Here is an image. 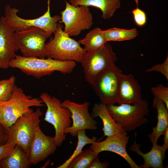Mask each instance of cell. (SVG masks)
I'll return each mask as SVG.
<instances>
[{
  "mask_svg": "<svg viewBox=\"0 0 168 168\" xmlns=\"http://www.w3.org/2000/svg\"><path fill=\"white\" fill-rule=\"evenodd\" d=\"M76 65L74 61H61L49 58L27 57L19 55H16L9 63L10 67L18 69L26 75L38 79L55 71L70 73Z\"/></svg>",
  "mask_w": 168,
  "mask_h": 168,
  "instance_id": "cell-1",
  "label": "cell"
},
{
  "mask_svg": "<svg viewBox=\"0 0 168 168\" xmlns=\"http://www.w3.org/2000/svg\"><path fill=\"white\" fill-rule=\"evenodd\" d=\"M43 103L40 98L26 95L15 85L10 99L0 102V123L8 131L22 114L34 111L31 107L44 106Z\"/></svg>",
  "mask_w": 168,
  "mask_h": 168,
  "instance_id": "cell-2",
  "label": "cell"
},
{
  "mask_svg": "<svg viewBox=\"0 0 168 168\" xmlns=\"http://www.w3.org/2000/svg\"><path fill=\"white\" fill-rule=\"evenodd\" d=\"M63 26L58 23L54 36L46 44V57L56 60L80 62L86 52L80 44L63 30Z\"/></svg>",
  "mask_w": 168,
  "mask_h": 168,
  "instance_id": "cell-3",
  "label": "cell"
},
{
  "mask_svg": "<svg viewBox=\"0 0 168 168\" xmlns=\"http://www.w3.org/2000/svg\"><path fill=\"white\" fill-rule=\"evenodd\" d=\"M108 112L115 121L126 132H130L147 123L145 117L149 110L145 99L135 105L122 104L106 105Z\"/></svg>",
  "mask_w": 168,
  "mask_h": 168,
  "instance_id": "cell-4",
  "label": "cell"
},
{
  "mask_svg": "<svg viewBox=\"0 0 168 168\" xmlns=\"http://www.w3.org/2000/svg\"><path fill=\"white\" fill-rule=\"evenodd\" d=\"M40 98L47 107L44 120L54 126L55 130L54 141L58 147L60 146L66 136L64 133V129L72 125L71 112L68 108L61 106L59 99L47 93H41Z\"/></svg>",
  "mask_w": 168,
  "mask_h": 168,
  "instance_id": "cell-5",
  "label": "cell"
},
{
  "mask_svg": "<svg viewBox=\"0 0 168 168\" xmlns=\"http://www.w3.org/2000/svg\"><path fill=\"white\" fill-rule=\"evenodd\" d=\"M18 9L12 7L9 5L5 8L4 16L7 23L15 31L24 30L32 27L40 28L44 31L54 33L58 23L61 21V16L56 15L51 16L50 13V0H48L46 12L42 16L33 19H25L18 16Z\"/></svg>",
  "mask_w": 168,
  "mask_h": 168,
  "instance_id": "cell-6",
  "label": "cell"
},
{
  "mask_svg": "<svg viewBox=\"0 0 168 168\" xmlns=\"http://www.w3.org/2000/svg\"><path fill=\"white\" fill-rule=\"evenodd\" d=\"M42 114L39 108L35 111L22 114L9 128L7 143H15L27 154Z\"/></svg>",
  "mask_w": 168,
  "mask_h": 168,
  "instance_id": "cell-7",
  "label": "cell"
},
{
  "mask_svg": "<svg viewBox=\"0 0 168 168\" xmlns=\"http://www.w3.org/2000/svg\"><path fill=\"white\" fill-rule=\"evenodd\" d=\"M52 34L36 27L16 31L15 33V44L23 56L45 58V42Z\"/></svg>",
  "mask_w": 168,
  "mask_h": 168,
  "instance_id": "cell-8",
  "label": "cell"
},
{
  "mask_svg": "<svg viewBox=\"0 0 168 168\" xmlns=\"http://www.w3.org/2000/svg\"><path fill=\"white\" fill-rule=\"evenodd\" d=\"M117 60L116 54L107 42L99 50L86 52L80 62L86 81L91 86L96 77L105 69L115 65Z\"/></svg>",
  "mask_w": 168,
  "mask_h": 168,
  "instance_id": "cell-9",
  "label": "cell"
},
{
  "mask_svg": "<svg viewBox=\"0 0 168 168\" xmlns=\"http://www.w3.org/2000/svg\"><path fill=\"white\" fill-rule=\"evenodd\" d=\"M122 72L115 65L102 71L94 80L91 86L101 103L108 105L117 103L119 82Z\"/></svg>",
  "mask_w": 168,
  "mask_h": 168,
  "instance_id": "cell-10",
  "label": "cell"
},
{
  "mask_svg": "<svg viewBox=\"0 0 168 168\" xmlns=\"http://www.w3.org/2000/svg\"><path fill=\"white\" fill-rule=\"evenodd\" d=\"M65 3V9L61 12V20L59 22L64 24V32L70 37L76 36L91 27L93 17L88 7L74 6L67 1Z\"/></svg>",
  "mask_w": 168,
  "mask_h": 168,
  "instance_id": "cell-11",
  "label": "cell"
},
{
  "mask_svg": "<svg viewBox=\"0 0 168 168\" xmlns=\"http://www.w3.org/2000/svg\"><path fill=\"white\" fill-rule=\"evenodd\" d=\"M90 105V103L88 101L78 104L68 99L61 102L62 106L67 108L70 110L73 121L70 127L64 129L65 134L69 133L72 136H77V132L79 130H94L97 128L96 121L88 111Z\"/></svg>",
  "mask_w": 168,
  "mask_h": 168,
  "instance_id": "cell-12",
  "label": "cell"
},
{
  "mask_svg": "<svg viewBox=\"0 0 168 168\" xmlns=\"http://www.w3.org/2000/svg\"><path fill=\"white\" fill-rule=\"evenodd\" d=\"M129 136L126 131L107 137L104 140L95 142L90 147L96 154L104 151L115 153L121 156L128 163L131 168H141L132 159L126 151Z\"/></svg>",
  "mask_w": 168,
  "mask_h": 168,
  "instance_id": "cell-13",
  "label": "cell"
},
{
  "mask_svg": "<svg viewBox=\"0 0 168 168\" xmlns=\"http://www.w3.org/2000/svg\"><path fill=\"white\" fill-rule=\"evenodd\" d=\"M57 147L54 137L45 135L39 125L36 128L27 155L32 164L36 165L54 154Z\"/></svg>",
  "mask_w": 168,
  "mask_h": 168,
  "instance_id": "cell-14",
  "label": "cell"
},
{
  "mask_svg": "<svg viewBox=\"0 0 168 168\" xmlns=\"http://www.w3.org/2000/svg\"><path fill=\"white\" fill-rule=\"evenodd\" d=\"M15 32L7 23L4 16L0 19V69L9 68L12 59L18 50L15 43Z\"/></svg>",
  "mask_w": 168,
  "mask_h": 168,
  "instance_id": "cell-15",
  "label": "cell"
},
{
  "mask_svg": "<svg viewBox=\"0 0 168 168\" xmlns=\"http://www.w3.org/2000/svg\"><path fill=\"white\" fill-rule=\"evenodd\" d=\"M142 100L141 88L132 74L120 76L118 92L117 103L135 105Z\"/></svg>",
  "mask_w": 168,
  "mask_h": 168,
  "instance_id": "cell-16",
  "label": "cell"
},
{
  "mask_svg": "<svg viewBox=\"0 0 168 168\" xmlns=\"http://www.w3.org/2000/svg\"><path fill=\"white\" fill-rule=\"evenodd\" d=\"M137 133L135 134V140L133 144L129 149L133 152H136L143 158L144 164L140 165L141 168H163V161L165 159V151L162 146L157 144L153 146L149 152L143 153L140 150V144L136 142Z\"/></svg>",
  "mask_w": 168,
  "mask_h": 168,
  "instance_id": "cell-17",
  "label": "cell"
},
{
  "mask_svg": "<svg viewBox=\"0 0 168 168\" xmlns=\"http://www.w3.org/2000/svg\"><path fill=\"white\" fill-rule=\"evenodd\" d=\"M152 106L157 109L158 121L156 126L153 128L152 132L148 137L152 145L156 146L159 138L164 134L168 127V109L163 101L155 96Z\"/></svg>",
  "mask_w": 168,
  "mask_h": 168,
  "instance_id": "cell-18",
  "label": "cell"
},
{
  "mask_svg": "<svg viewBox=\"0 0 168 168\" xmlns=\"http://www.w3.org/2000/svg\"><path fill=\"white\" fill-rule=\"evenodd\" d=\"M91 115L94 118L99 117L101 119L103 125L102 131L104 132V136H112L119 132L126 131L112 118L106 105L101 103L94 105Z\"/></svg>",
  "mask_w": 168,
  "mask_h": 168,
  "instance_id": "cell-19",
  "label": "cell"
},
{
  "mask_svg": "<svg viewBox=\"0 0 168 168\" xmlns=\"http://www.w3.org/2000/svg\"><path fill=\"white\" fill-rule=\"evenodd\" d=\"M69 3L75 6L83 5L97 7L101 10V17L105 19L112 17L121 6L120 0H69Z\"/></svg>",
  "mask_w": 168,
  "mask_h": 168,
  "instance_id": "cell-20",
  "label": "cell"
},
{
  "mask_svg": "<svg viewBox=\"0 0 168 168\" xmlns=\"http://www.w3.org/2000/svg\"><path fill=\"white\" fill-rule=\"evenodd\" d=\"M32 165L27 153L17 145L0 161V168H29Z\"/></svg>",
  "mask_w": 168,
  "mask_h": 168,
  "instance_id": "cell-21",
  "label": "cell"
},
{
  "mask_svg": "<svg viewBox=\"0 0 168 168\" xmlns=\"http://www.w3.org/2000/svg\"><path fill=\"white\" fill-rule=\"evenodd\" d=\"M78 42L84 46V49L86 52L99 50L107 42L103 30L100 28H96L91 30L83 39Z\"/></svg>",
  "mask_w": 168,
  "mask_h": 168,
  "instance_id": "cell-22",
  "label": "cell"
},
{
  "mask_svg": "<svg viewBox=\"0 0 168 168\" xmlns=\"http://www.w3.org/2000/svg\"><path fill=\"white\" fill-rule=\"evenodd\" d=\"M103 31L106 42L130 40L136 37L138 34V31L134 28L125 29L114 27Z\"/></svg>",
  "mask_w": 168,
  "mask_h": 168,
  "instance_id": "cell-23",
  "label": "cell"
},
{
  "mask_svg": "<svg viewBox=\"0 0 168 168\" xmlns=\"http://www.w3.org/2000/svg\"><path fill=\"white\" fill-rule=\"evenodd\" d=\"M97 156L90 148L86 149L75 156L67 168H89L92 161Z\"/></svg>",
  "mask_w": 168,
  "mask_h": 168,
  "instance_id": "cell-24",
  "label": "cell"
},
{
  "mask_svg": "<svg viewBox=\"0 0 168 168\" xmlns=\"http://www.w3.org/2000/svg\"><path fill=\"white\" fill-rule=\"evenodd\" d=\"M77 136L78 138L77 144L73 154L63 163L57 167V168H67L71 161L82 151V149L86 145L92 144L97 140V138L96 137H93L92 138H90L87 136L85 130L79 131Z\"/></svg>",
  "mask_w": 168,
  "mask_h": 168,
  "instance_id": "cell-25",
  "label": "cell"
},
{
  "mask_svg": "<svg viewBox=\"0 0 168 168\" xmlns=\"http://www.w3.org/2000/svg\"><path fill=\"white\" fill-rule=\"evenodd\" d=\"M14 76L0 80V102L7 101L11 98L15 84Z\"/></svg>",
  "mask_w": 168,
  "mask_h": 168,
  "instance_id": "cell-26",
  "label": "cell"
},
{
  "mask_svg": "<svg viewBox=\"0 0 168 168\" xmlns=\"http://www.w3.org/2000/svg\"><path fill=\"white\" fill-rule=\"evenodd\" d=\"M151 91L154 95L161 99L165 103L168 109V87L162 84H158L156 86L152 87Z\"/></svg>",
  "mask_w": 168,
  "mask_h": 168,
  "instance_id": "cell-27",
  "label": "cell"
},
{
  "mask_svg": "<svg viewBox=\"0 0 168 168\" xmlns=\"http://www.w3.org/2000/svg\"><path fill=\"white\" fill-rule=\"evenodd\" d=\"M137 7L131 12L133 14L136 24L138 26L142 27L145 25L147 22V16L145 12L138 7L139 0H135Z\"/></svg>",
  "mask_w": 168,
  "mask_h": 168,
  "instance_id": "cell-28",
  "label": "cell"
},
{
  "mask_svg": "<svg viewBox=\"0 0 168 168\" xmlns=\"http://www.w3.org/2000/svg\"><path fill=\"white\" fill-rule=\"evenodd\" d=\"M157 71L163 74L168 80V56L165 61L161 64H157L154 65L151 68L148 69L146 72Z\"/></svg>",
  "mask_w": 168,
  "mask_h": 168,
  "instance_id": "cell-29",
  "label": "cell"
},
{
  "mask_svg": "<svg viewBox=\"0 0 168 168\" xmlns=\"http://www.w3.org/2000/svg\"><path fill=\"white\" fill-rule=\"evenodd\" d=\"M16 145L14 143H6L0 146V161L10 154Z\"/></svg>",
  "mask_w": 168,
  "mask_h": 168,
  "instance_id": "cell-30",
  "label": "cell"
},
{
  "mask_svg": "<svg viewBox=\"0 0 168 168\" xmlns=\"http://www.w3.org/2000/svg\"><path fill=\"white\" fill-rule=\"evenodd\" d=\"M109 165L108 162L100 161L97 156L92 161L89 168H107Z\"/></svg>",
  "mask_w": 168,
  "mask_h": 168,
  "instance_id": "cell-31",
  "label": "cell"
},
{
  "mask_svg": "<svg viewBox=\"0 0 168 168\" xmlns=\"http://www.w3.org/2000/svg\"><path fill=\"white\" fill-rule=\"evenodd\" d=\"M8 137V131L0 123V146L7 142Z\"/></svg>",
  "mask_w": 168,
  "mask_h": 168,
  "instance_id": "cell-32",
  "label": "cell"
},
{
  "mask_svg": "<svg viewBox=\"0 0 168 168\" xmlns=\"http://www.w3.org/2000/svg\"><path fill=\"white\" fill-rule=\"evenodd\" d=\"M163 135L164 143L162 147L166 151L168 148V127L166 130Z\"/></svg>",
  "mask_w": 168,
  "mask_h": 168,
  "instance_id": "cell-33",
  "label": "cell"
}]
</instances>
